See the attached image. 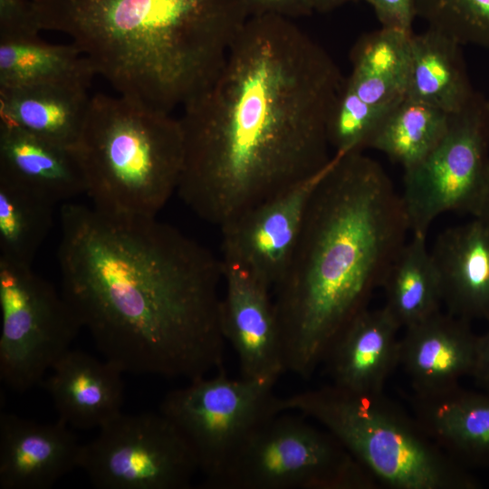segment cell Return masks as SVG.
I'll return each mask as SVG.
<instances>
[{
	"label": "cell",
	"instance_id": "35",
	"mask_svg": "<svg viewBox=\"0 0 489 489\" xmlns=\"http://www.w3.org/2000/svg\"><path fill=\"white\" fill-rule=\"evenodd\" d=\"M476 217H480L489 223V173L487 177V182L485 185V189L479 206V208L477 210V213L475 214Z\"/></svg>",
	"mask_w": 489,
	"mask_h": 489
},
{
	"label": "cell",
	"instance_id": "24",
	"mask_svg": "<svg viewBox=\"0 0 489 489\" xmlns=\"http://www.w3.org/2000/svg\"><path fill=\"white\" fill-rule=\"evenodd\" d=\"M97 75L72 43H47L40 35L0 39V89L36 85L90 88Z\"/></svg>",
	"mask_w": 489,
	"mask_h": 489
},
{
	"label": "cell",
	"instance_id": "30",
	"mask_svg": "<svg viewBox=\"0 0 489 489\" xmlns=\"http://www.w3.org/2000/svg\"><path fill=\"white\" fill-rule=\"evenodd\" d=\"M40 32L30 0H0V39L33 36Z\"/></svg>",
	"mask_w": 489,
	"mask_h": 489
},
{
	"label": "cell",
	"instance_id": "16",
	"mask_svg": "<svg viewBox=\"0 0 489 489\" xmlns=\"http://www.w3.org/2000/svg\"><path fill=\"white\" fill-rule=\"evenodd\" d=\"M401 327L384 306L369 307L330 346L324 365L331 385L355 393H380L399 366Z\"/></svg>",
	"mask_w": 489,
	"mask_h": 489
},
{
	"label": "cell",
	"instance_id": "27",
	"mask_svg": "<svg viewBox=\"0 0 489 489\" xmlns=\"http://www.w3.org/2000/svg\"><path fill=\"white\" fill-rule=\"evenodd\" d=\"M54 206L35 190L0 179V258L32 265L52 228Z\"/></svg>",
	"mask_w": 489,
	"mask_h": 489
},
{
	"label": "cell",
	"instance_id": "8",
	"mask_svg": "<svg viewBox=\"0 0 489 489\" xmlns=\"http://www.w3.org/2000/svg\"><path fill=\"white\" fill-rule=\"evenodd\" d=\"M275 383L232 379L222 369L166 394L159 412L187 442L203 481L216 475L258 428L283 413Z\"/></svg>",
	"mask_w": 489,
	"mask_h": 489
},
{
	"label": "cell",
	"instance_id": "17",
	"mask_svg": "<svg viewBox=\"0 0 489 489\" xmlns=\"http://www.w3.org/2000/svg\"><path fill=\"white\" fill-rule=\"evenodd\" d=\"M49 371L42 383L70 427L99 429L121 413L124 372L110 360L71 349Z\"/></svg>",
	"mask_w": 489,
	"mask_h": 489
},
{
	"label": "cell",
	"instance_id": "21",
	"mask_svg": "<svg viewBox=\"0 0 489 489\" xmlns=\"http://www.w3.org/2000/svg\"><path fill=\"white\" fill-rule=\"evenodd\" d=\"M90 100L88 88L73 85L0 89V124L74 148Z\"/></svg>",
	"mask_w": 489,
	"mask_h": 489
},
{
	"label": "cell",
	"instance_id": "36",
	"mask_svg": "<svg viewBox=\"0 0 489 489\" xmlns=\"http://www.w3.org/2000/svg\"><path fill=\"white\" fill-rule=\"evenodd\" d=\"M488 102H489V100H488Z\"/></svg>",
	"mask_w": 489,
	"mask_h": 489
},
{
	"label": "cell",
	"instance_id": "15",
	"mask_svg": "<svg viewBox=\"0 0 489 489\" xmlns=\"http://www.w3.org/2000/svg\"><path fill=\"white\" fill-rule=\"evenodd\" d=\"M399 338V366L410 379L414 394L443 392L471 377L478 336L471 321L442 311L404 329Z\"/></svg>",
	"mask_w": 489,
	"mask_h": 489
},
{
	"label": "cell",
	"instance_id": "13",
	"mask_svg": "<svg viewBox=\"0 0 489 489\" xmlns=\"http://www.w3.org/2000/svg\"><path fill=\"white\" fill-rule=\"evenodd\" d=\"M220 316L240 377L277 381L285 369L272 289L246 272L223 264Z\"/></svg>",
	"mask_w": 489,
	"mask_h": 489
},
{
	"label": "cell",
	"instance_id": "20",
	"mask_svg": "<svg viewBox=\"0 0 489 489\" xmlns=\"http://www.w3.org/2000/svg\"><path fill=\"white\" fill-rule=\"evenodd\" d=\"M0 179L35 190L55 204L85 193L74 148L2 124Z\"/></svg>",
	"mask_w": 489,
	"mask_h": 489
},
{
	"label": "cell",
	"instance_id": "5",
	"mask_svg": "<svg viewBox=\"0 0 489 489\" xmlns=\"http://www.w3.org/2000/svg\"><path fill=\"white\" fill-rule=\"evenodd\" d=\"M74 149L85 194L99 210L157 217L177 193L185 148L180 120L171 112L96 93Z\"/></svg>",
	"mask_w": 489,
	"mask_h": 489
},
{
	"label": "cell",
	"instance_id": "31",
	"mask_svg": "<svg viewBox=\"0 0 489 489\" xmlns=\"http://www.w3.org/2000/svg\"><path fill=\"white\" fill-rule=\"evenodd\" d=\"M373 9L381 27L412 34L417 17L416 0H365Z\"/></svg>",
	"mask_w": 489,
	"mask_h": 489
},
{
	"label": "cell",
	"instance_id": "2",
	"mask_svg": "<svg viewBox=\"0 0 489 489\" xmlns=\"http://www.w3.org/2000/svg\"><path fill=\"white\" fill-rule=\"evenodd\" d=\"M62 293L124 373L188 381L223 369V264L157 217L60 211Z\"/></svg>",
	"mask_w": 489,
	"mask_h": 489
},
{
	"label": "cell",
	"instance_id": "25",
	"mask_svg": "<svg viewBox=\"0 0 489 489\" xmlns=\"http://www.w3.org/2000/svg\"><path fill=\"white\" fill-rule=\"evenodd\" d=\"M384 307L401 329L441 312V284L427 235L412 233L400 248L382 283Z\"/></svg>",
	"mask_w": 489,
	"mask_h": 489
},
{
	"label": "cell",
	"instance_id": "28",
	"mask_svg": "<svg viewBox=\"0 0 489 489\" xmlns=\"http://www.w3.org/2000/svg\"><path fill=\"white\" fill-rule=\"evenodd\" d=\"M416 10L428 28L489 50V0H416Z\"/></svg>",
	"mask_w": 489,
	"mask_h": 489
},
{
	"label": "cell",
	"instance_id": "9",
	"mask_svg": "<svg viewBox=\"0 0 489 489\" xmlns=\"http://www.w3.org/2000/svg\"><path fill=\"white\" fill-rule=\"evenodd\" d=\"M0 379L25 392L71 350L82 324L62 292L23 264L0 258Z\"/></svg>",
	"mask_w": 489,
	"mask_h": 489
},
{
	"label": "cell",
	"instance_id": "23",
	"mask_svg": "<svg viewBox=\"0 0 489 489\" xmlns=\"http://www.w3.org/2000/svg\"><path fill=\"white\" fill-rule=\"evenodd\" d=\"M412 34L381 27L362 35L351 51L347 86L371 106L396 107L407 94Z\"/></svg>",
	"mask_w": 489,
	"mask_h": 489
},
{
	"label": "cell",
	"instance_id": "14",
	"mask_svg": "<svg viewBox=\"0 0 489 489\" xmlns=\"http://www.w3.org/2000/svg\"><path fill=\"white\" fill-rule=\"evenodd\" d=\"M81 444L61 420L38 423L0 413V488L49 489L80 467Z\"/></svg>",
	"mask_w": 489,
	"mask_h": 489
},
{
	"label": "cell",
	"instance_id": "29",
	"mask_svg": "<svg viewBox=\"0 0 489 489\" xmlns=\"http://www.w3.org/2000/svg\"><path fill=\"white\" fill-rule=\"evenodd\" d=\"M392 109L366 103L347 86L345 81L329 128L333 155L362 151L368 148L373 134Z\"/></svg>",
	"mask_w": 489,
	"mask_h": 489
},
{
	"label": "cell",
	"instance_id": "34",
	"mask_svg": "<svg viewBox=\"0 0 489 489\" xmlns=\"http://www.w3.org/2000/svg\"><path fill=\"white\" fill-rule=\"evenodd\" d=\"M352 1L357 0H313L314 11L319 13L331 12Z\"/></svg>",
	"mask_w": 489,
	"mask_h": 489
},
{
	"label": "cell",
	"instance_id": "32",
	"mask_svg": "<svg viewBox=\"0 0 489 489\" xmlns=\"http://www.w3.org/2000/svg\"><path fill=\"white\" fill-rule=\"evenodd\" d=\"M250 16L276 15L291 20L311 15L313 0H245Z\"/></svg>",
	"mask_w": 489,
	"mask_h": 489
},
{
	"label": "cell",
	"instance_id": "18",
	"mask_svg": "<svg viewBox=\"0 0 489 489\" xmlns=\"http://www.w3.org/2000/svg\"><path fill=\"white\" fill-rule=\"evenodd\" d=\"M430 253L446 312L471 322L489 323V223L473 216L446 228Z\"/></svg>",
	"mask_w": 489,
	"mask_h": 489
},
{
	"label": "cell",
	"instance_id": "33",
	"mask_svg": "<svg viewBox=\"0 0 489 489\" xmlns=\"http://www.w3.org/2000/svg\"><path fill=\"white\" fill-rule=\"evenodd\" d=\"M471 377L482 391L489 394V327L478 336L476 359Z\"/></svg>",
	"mask_w": 489,
	"mask_h": 489
},
{
	"label": "cell",
	"instance_id": "10",
	"mask_svg": "<svg viewBox=\"0 0 489 489\" xmlns=\"http://www.w3.org/2000/svg\"><path fill=\"white\" fill-rule=\"evenodd\" d=\"M489 173V102L479 93L450 115L447 129L417 165L405 169L400 193L411 234L427 235L447 212L475 216Z\"/></svg>",
	"mask_w": 489,
	"mask_h": 489
},
{
	"label": "cell",
	"instance_id": "7",
	"mask_svg": "<svg viewBox=\"0 0 489 489\" xmlns=\"http://www.w3.org/2000/svg\"><path fill=\"white\" fill-rule=\"evenodd\" d=\"M305 417L280 413L236 450L206 489H373L344 446Z\"/></svg>",
	"mask_w": 489,
	"mask_h": 489
},
{
	"label": "cell",
	"instance_id": "11",
	"mask_svg": "<svg viewBox=\"0 0 489 489\" xmlns=\"http://www.w3.org/2000/svg\"><path fill=\"white\" fill-rule=\"evenodd\" d=\"M79 468L98 489H187L199 472L187 442L160 412L119 414L82 444Z\"/></svg>",
	"mask_w": 489,
	"mask_h": 489
},
{
	"label": "cell",
	"instance_id": "19",
	"mask_svg": "<svg viewBox=\"0 0 489 489\" xmlns=\"http://www.w3.org/2000/svg\"><path fill=\"white\" fill-rule=\"evenodd\" d=\"M427 435L461 465L489 466V394L459 386L411 398Z\"/></svg>",
	"mask_w": 489,
	"mask_h": 489
},
{
	"label": "cell",
	"instance_id": "3",
	"mask_svg": "<svg viewBox=\"0 0 489 489\" xmlns=\"http://www.w3.org/2000/svg\"><path fill=\"white\" fill-rule=\"evenodd\" d=\"M410 232L400 194L362 151L333 158L309 199L272 296L285 372L309 379L339 333L369 307Z\"/></svg>",
	"mask_w": 489,
	"mask_h": 489
},
{
	"label": "cell",
	"instance_id": "22",
	"mask_svg": "<svg viewBox=\"0 0 489 489\" xmlns=\"http://www.w3.org/2000/svg\"><path fill=\"white\" fill-rule=\"evenodd\" d=\"M461 46L428 27L413 33L406 98L448 115L464 110L477 92L470 83Z\"/></svg>",
	"mask_w": 489,
	"mask_h": 489
},
{
	"label": "cell",
	"instance_id": "26",
	"mask_svg": "<svg viewBox=\"0 0 489 489\" xmlns=\"http://www.w3.org/2000/svg\"><path fill=\"white\" fill-rule=\"evenodd\" d=\"M450 115L405 98L385 117L368 148L408 169L419 163L446 133Z\"/></svg>",
	"mask_w": 489,
	"mask_h": 489
},
{
	"label": "cell",
	"instance_id": "4",
	"mask_svg": "<svg viewBox=\"0 0 489 489\" xmlns=\"http://www.w3.org/2000/svg\"><path fill=\"white\" fill-rule=\"evenodd\" d=\"M120 95L171 112L216 76L251 17L245 0H30Z\"/></svg>",
	"mask_w": 489,
	"mask_h": 489
},
{
	"label": "cell",
	"instance_id": "6",
	"mask_svg": "<svg viewBox=\"0 0 489 489\" xmlns=\"http://www.w3.org/2000/svg\"><path fill=\"white\" fill-rule=\"evenodd\" d=\"M281 408L316 421L378 484L388 488L479 487L465 466L384 392L355 393L330 384L281 398Z\"/></svg>",
	"mask_w": 489,
	"mask_h": 489
},
{
	"label": "cell",
	"instance_id": "1",
	"mask_svg": "<svg viewBox=\"0 0 489 489\" xmlns=\"http://www.w3.org/2000/svg\"><path fill=\"white\" fill-rule=\"evenodd\" d=\"M346 79L293 20L251 16L214 80L183 106L177 194L220 227L321 174Z\"/></svg>",
	"mask_w": 489,
	"mask_h": 489
},
{
	"label": "cell",
	"instance_id": "12",
	"mask_svg": "<svg viewBox=\"0 0 489 489\" xmlns=\"http://www.w3.org/2000/svg\"><path fill=\"white\" fill-rule=\"evenodd\" d=\"M325 169L223 224L222 264L239 268L273 289L290 264L309 199Z\"/></svg>",
	"mask_w": 489,
	"mask_h": 489
}]
</instances>
